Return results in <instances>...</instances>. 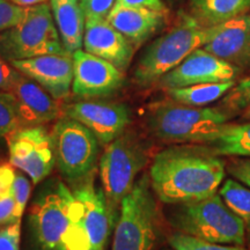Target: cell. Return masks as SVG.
Listing matches in <instances>:
<instances>
[{
  "label": "cell",
  "instance_id": "cell-1",
  "mask_svg": "<svg viewBox=\"0 0 250 250\" xmlns=\"http://www.w3.org/2000/svg\"><path fill=\"white\" fill-rule=\"evenodd\" d=\"M225 175V161L208 147L173 146L155 155L148 176L162 203L183 204L217 193Z\"/></svg>",
  "mask_w": 250,
  "mask_h": 250
},
{
  "label": "cell",
  "instance_id": "cell-2",
  "mask_svg": "<svg viewBox=\"0 0 250 250\" xmlns=\"http://www.w3.org/2000/svg\"><path fill=\"white\" fill-rule=\"evenodd\" d=\"M218 29L219 24L205 27L192 15H182L176 26L153 41L144 51L133 71L134 83L143 88L158 83L188 56L213 39Z\"/></svg>",
  "mask_w": 250,
  "mask_h": 250
},
{
  "label": "cell",
  "instance_id": "cell-3",
  "mask_svg": "<svg viewBox=\"0 0 250 250\" xmlns=\"http://www.w3.org/2000/svg\"><path fill=\"white\" fill-rule=\"evenodd\" d=\"M228 124L220 108L190 107L177 102L154 103L148 109L147 126L162 142L208 144Z\"/></svg>",
  "mask_w": 250,
  "mask_h": 250
},
{
  "label": "cell",
  "instance_id": "cell-4",
  "mask_svg": "<svg viewBox=\"0 0 250 250\" xmlns=\"http://www.w3.org/2000/svg\"><path fill=\"white\" fill-rule=\"evenodd\" d=\"M179 205L171 224L180 232L220 245L245 243V223L228 208L220 193Z\"/></svg>",
  "mask_w": 250,
  "mask_h": 250
},
{
  "label": "cell",
  "instance_id": "cell-5",
  "mask_svg": "<svg viewBox=\"0 0 250 250\" xmlns=\"http://www.w3.org/2000/svg\"><path fill=\"white\" fill-rule=\"evenodd\" d=\"M148 175H143L124 197L115 226L112 250H154L159 210Z\"/></svg>",
  "mask_w": 250,
  "mask_h": 250
},
{
  "label": "cell",
  "instance_id": "cell-6",
  "mask_svg": "<svg viewBox=\"0 0 250 250\" xmlns=\"http://www.w3.org/2000/svg\"><path fill=\"white\" fill-rule=\"evenodd\" d=\"M44 55H70L62 45L49 2L26 7L22 20L0 34V56L6 61Z\"/></svg>",
  "mask_w": 250,
  "mask_h": 250
},
{
  "label": "cell",
  "instance_id": "cell-7",
  "mask_svg": "<svg viewBox=\"0 0 250 250\" xmlns=\"http://www.w3.org/2000/svg\"><path fill=\"white\" fill-rule=\"evenodd\" d=\"M146 162V149L132 132H123L105 145L104 152L100 158V177L109 210L116 223L122 202L132 190L137 176Z\"/></svg>",
  "mask_w": 250,
  "mask_h": 250
},
{
  "label": "cell",
  "instance_id": "cell-8",
  "mask_svg": "<svg viewBox=\"0 0 250 250\" xmlns=\"http://www.w3.org/2000/svg\"><path fill=\"white\" fill-rule=\"evenodd\" d=\"M51 138L56 165L72 189L95 175L99 140L88 127L62 115L56 122Z\"/></svg>",
  "mask_w": 250,
  "mask_h": 250
},
{
  "label": "cell",
  "instance_id": "cell-9",
  "mask_svg": "<svg viewBox=\"0 0 250 250\" xmlns=\"http://www.w3.org/2000/svg\"><path fill=\"white\" fill-rule=\"evenodd\" d=\"M95 175L72 189L81 204V214L64 237L66 250H103L116 220L105 199L102 188L94 183Z\"/></svg>",
  "mask_w": 250,
  "mask_h": 250
},
{
  "label": "cell",
  "instance_id": "cell-10",
  "mask_svg": "<svg viewBox=\"0 0 250 250\" xmlns=\"http://www.w3.org/2000/svg\"><path fill=\"white\" fill-rule=\"evenodd\" d=\"M81 214V204L62 182L34 203L30 225L40 250H66L64 237Z\"/></svg>",
  "mask_w": 250,
  "mask_h": 250
},
{
  "label": "cell",
  "instance_id": "cell-11",
  "mask_svg": "<svg viewBox=\"0 0 250 250\" xmlns=\"http://www.w3.org/2000/svg\"><path fill=\"white\" fill-rule=\"evenodd\" d=\"M9 162L39 184L54 169L56 160L51 134L42 125L21 126L5 137Z\"/></svg>",
  "mask_w": 250,
  "mask_h": 250
},
{
  "label": "cell",
  "instance_id": "cell-12",
  "mask_svg": "<svg viewBox=\"0 0 250 250\" xmlns=\"http://www.w3.org/2000/svg\"><path fill=\"white\" fill-rule=\"evenodd\" d=\"M73 83L72 93L83 100L107 98L117 93L124 85V72L105 59L85 50H77L73 55Z\"/></svg>",
  "mask_w": 250,
  "mask_h": 250
},
{
  "label": "cell",
  "instance_id": "cell-13",
  "mask_svg": "<svg viewBox=\"0 0 250 250\" xmlns=\"http://www.w3.org/2000/svg\"><path fill=\"white\" fill-rule=\"evenodd\" d=\"M62 115L80 122L92 131L102 145H108L125 132L131 111L123 103L83 100L62 107Z\"/></svg>",
  "mask_w": 250,
  "mask_h": 250
},
{
  "label": "cell",
  "instance_id": "cell-14",
  "mask_svg": "<svg viewBox=\"0 0 250 250\" xmlns=\"http://www.w3.org/2000/svg\"><path fill=\"white\" fill-rule=\"evenodd\" d=\"M237 72L239 67L199 48L188 56L179 66L165 74L158 85L168 89L198 83H224L234 80Z\"/></svg>",
  "mask_w": 250,
  "mask_h": 250
},
{
  "label": "cell",
  "instance_id": "cell-15",
  "mask_svg": "<svg viewBox=\"0 0 250 250\" xmlns=\"http://www.w3.org/2000/svg\"><path fill=\"white\" fill-rule=\"evenodd\" d=\"M9 62L58 101L70 96L73 83L72 55H44Z\"/></svg>",
  "mask_w": 250,
  "mask_h": 250
},
{
  "label": "cell",
  "instance_id": "cell-16",
  "mask_svg": "<svg viewBox=\"0 0 250 250\" xmlns=\"http://www.w3.org/2000/svg\"><path fill=\"white\" fill-rule=\"evenodd\" d=\"M83 49L126 72L134 55V46L108 20H86Z\"/></svg>",
  "mask_w": 250,
  "mask_h": 250
},
{
  "label": "cell",
  "instance_id": "cell-17",
  "mask_svg": "<svg viewBox=\"0 0 250 250\" xmlns=\"http://www.w3.org/2000/svg\"><path fill=\"white\" fill-rule=\"evenodd\" d=\"M12 94L17 100L22 126L42 125L62 116L61 101L52 98L39 83L20 72Z\"/></svg>",
  "mask_w": 250,
  "mask_h": 250
},
{
  "label": "cell",
  "instance_id": "cell-18",
  "mask_svg": "<svg viewBox=\"0 0 250 250\" xmlns=\"http://www.w3.org/2000/svg\"><path fill=\"white\" fill-rule=\"evenodd\" d=\"M168 11L145 7H130L116 4L108 15V22L138 49L167 22Z\"/></svg>",
  "mask_w": 250,
  "mask_h": 250
},
{
  "label": "cell",
  "instance_id": "cell-19",
  "mask_svg": "<svg viewBox=\"0 0 250 250\" xmlns=\"http://www.w3.org/2000/svg\"><path fill=\"white\" fill-rule=\"evenodd\" d=\"M234 66L250 65V15L242 14L219 24L218 33L203 46Z\"/></svg>",
  "mask_w": 250,
  "mask_h": 250
},
{
  "label": "cell",
  "instance_id": "cell-20",
  "mask_svg": "<svg viewBox=\"0 0 250 250\" xmlns=\"http://www.w3.org/2000/svg\"><path fill=\"white\" fill-rule=\"evenodd\" d=\"M52 15L64 48L70 55L83 44L86 18L80 0H50Z\"/></svg>",
  "mask_w": 250,
  "mask_h": 250
},
{
  "label": "cell",
  "instance_id": "cell-21",
  "mask_svg": "<svg viewBox=\"0 0 250 250\" xmlns=\"http://www.w3.org/2000/svg\"><path fill=\"white\" fill-rule=\"evenodd\" d=\"M191 15L205 27H213L246 14L250 0H190Z\"/></svg>",
  "mask_w": 250,
  "mask_h": 250
},
{
  "label": "cell",
  "instance_id": "cell-22",
  "mask_svg": "<svg viewBox=\"0 0 250 250\" xmlns=\"http://www.w3.org/2000/svg\"><path fill=\"white\" fill-rule=\"evenodd\" d=\"M208 145V148L219 156L250 158V122L228 123Z\"/></svg>",
  "mask_w": 250,
  "mask_h": 250
},
{
  "label": "cell",
  "instance_id": "cell-23",
  "mask_svg": "<svg viewBox=\"0 0 250 250\" xmlns=\"http://www.w3.org/2000/svg\"><path fill=\"white\" fill-rule=\"evenodd\" d=\"M234 80L224 83H198V85L168 88L166 93L173 101L190 107H205L211 104L234 88Z\"/></svg>",
  "mask_w": 250,
  "mask_h": 250
},
{
  "label": "cell",
  "instance_id": "cell-24",
  "mask_svg": "<svg viewBox=\"0 0 250 250\" xmlns=\"http://www.w3.org/2000/svg\"><path fill=\"white\" fill-rule=\"evenodd\" d=\"M219 193L228 208L245 223L246 229L250 233V188L229 179L225 181Z\"/></svg>",
  "mask_w": 250,
  "mask_h": 250
},
{
  "label": "cell",
  "instance_id": "cell-25",
  "mask_svg": "<svg viewBox=\"0 0 250 250\" xmlns=\"http://www.w3.org/2000/svg\"><path fill=\"white\" fill-rule=\"evenodd\" d=\"M15 169L11 162L0 164V227L13 224L15 217V199L13 193V182Z\"/></svg>",
  "mask_w": 250,
  "mask_h": 250
},
{
  "label": "cell",
  "instance_id": "cell-26",
  "mask_svg": "<svg viewBox=\"0 0 250 250\" xmlns=\"http://www.w3.org/2000/svg\"><path fill=\"white\" fill-rule=\"evenodd\" d=\"M21 126L22 124L14 95L0 90V137H6Z\"/></svg>",
  "mask_w": 250,
  "mask_h": 250
},
{
  "label": "cell",
  "instance_id": "cell-27",
  "mask_svg": "<svg viewBox=\"0 0 250 250\" xmlns=\"http://www.w3.org/2000/svg\"><path fill=\"white\" fill-rule=\"evenodd\" d=\"M168 241L174 250H246L240 246L208 242L182 232L171 234Z\"/></svg>",
  "mask_w": 250,
  "mask_h": 250
},
{
  "label": "cell",
  "instance_id": "cell-28",
  "mask_svg": "<svg viewBox=\"0 0 250 250\" xmlns=\"http://www.w3.org/2000/svg\"><path fill=\"white\" fill-rule=\"evenodd\" d=\"M31 184L24 175L15 171L13 182V193L15 199V217L17 220H21L23 212L26 210L27 203L29 201Z\"/></svg>",
  "mask_w": 250,
  "mask_h": 250
},
{
  "label": "cell",
  "instance_id": "cell-29",
  "mask_svg": "<svg viewBox=\"0 0 250 250\" xmlns=\"http://www.w3.org/2000/svg\"><path fill=\"white\" fill-rule=\"evenodd\" d=\"M26 7L19 6L9 0H0V34L11 29L22 20Z\"/></svg>",
  "mask_w": 250,
  "mask_h": 250
},
{
  "label": "cell",
  "instance_id": "cell-30",
  "mask_svg": "<svg viewBox=\"0 0 250 250\" xmlns=\"http://www.w3.org/2000/svg\"><path fill=\"white\" fill-rule=\"evenodd\" d=\"M117 0H80L86 20H107Z\"/></svg>",
  "mask_w": 250,
  "mask_h": 250
},
{
  "label": "cell",
  "instance_id": "cell-31",
  "mask_svg": "<svg viewBox=\"0 0 250 250\" xmlns=\"http://www.w3.org/2000/svg\"><path fill=\"white\" fill-rule=\"evenodd\" d=\"M21 220L0 228V250H20Z\"/></svg>",
  "mask_w": 250,
  "mask_h": 250
},
{
  "label": "cell",
  "instance_id": "cell-32",
  "mask_svg": "<svg viewBox=\"0 0 250 250\" xmlns=\"http://www.w3.org/2000/svg\"><path fill=\"white\" fill-rule=\"evenodd\" d=\"M19 76L20 71L0 56V90L12 93Z\"/></svg>",
  "mask_w": 250,
  "mask_h": 250
},
{
  "label": "cell",
  "instance_id": "cell-33",
  "mask_svg": "<svg viewBox=\"0 0 250 250\" xmlns=\"http://www.w3.org/2000/svg\"><path fill=\"white\" fill-rule=\"evenodd\" d=\"M228 173L250 188V158H237L228 165Z\"/></svg>",
  "mask_w": 250,
  "mask_h": 250
},
{
  "label": "cell",
  "instance_id": "cell-34",
  "mask_svg": "<svg viewBox=\"0 0 250 250\" xmlns=\"http://www.w3.org/2000/svg\"><path fill=\"white\" fill-rule=\"evenodd\" d=\"M229 99L234 104L246 105L250 100V78L243 79L239 85L234 87L232 94H229Z\"/></svg>",
  "mask_w": 250,
  "mask_h": 250
},
{
  "label": "cell",
  "instance_id": "cell-35",
  "mask_svg": "<svg viewBox=\"0 0 250 250\" xmlns=\"http://www.w3.org/2000/svg\"><path fill=\"white\" fill-rule=\"evenodd\" d=\"M116 4L130 7H145L156 9V11H168L164 0H117Z\"/></svg>",
  "mask_w": 250,
  "mask_h": 250
},
{
  "label": "cell",
  "instance_id": "cell-36",
  "mask_svg": "<svg viewBox=\"0 0 250 250\" xmlns=\"http://www.w3.org/2000/svg\"><path fill=\"white\" fill-rule=\"evenodd\" d=\"M9 1L14 2L19 6H22V7H30V6H35L43 4V2H48L49 0H9Z\"/></svg>",
  "mask_w": 250,
  "mask_h": 250
},
{
  "label": "cell",
  "instance_id": "cell-37",
  "mask_svg": "<svg viewBox=\"0 0 250 250\" xmlns=\"http://www.w3.org/2000/svg\"><path fill=\"white\" fill-rule=\"evenodd\" d=\"M245 117H246V118H250V100H249V102L246 104Z\"/></svg>",
  "mask_w": 250,
  "mask_h": 250
},
{
  "label": "cell",
  "instance_id": "cell-38",
  "mask_svg": "<svg viewBox=\"0 0 250 250\" xmlns=\"http://www.w3.org/2000/svg\"><path fill=\"white\" fill-rule=\"evenodd\" d=\"M179 1H181V0H164V2L166 5H170V6L176 5Z\"/></svg>",
  "mask_w": 250,
  "mask_h": 250
},
{
  "label": "cell",
  "instance_id": "cell-39",
  "mask_svg": "<svg viewBox=\"0 0 250 250\" xmlns=\"http://www.w3.org/2000/svg\"><path fill=\"white\" fill-rule=\"evenodd\" d=\"M90 250H96V249H90Z\"/></svg>",
  "mask_w": 250,
  "mask_h": 250
}]
</instances>
